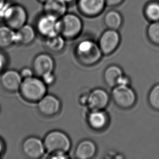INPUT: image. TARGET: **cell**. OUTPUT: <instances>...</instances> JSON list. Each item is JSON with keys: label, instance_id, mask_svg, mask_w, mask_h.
<instances>
[{"label": "cell", "instance_id": "obj_29", "mask_svg": "<svg viewBox=\"0 0 159 159\" xmlns=\"http://www.w3.org/2000/svg\"><path fill=\"white\" fill-rule=\"evenodd\" d=\"M7 58L3 53L0 52V72L3 71L7 64Z\"/></svg>", "mask_w": 159, "mask_h": 159}, {"label": "cell", "instance_id": "obj_1", "mask_svg": "<svg viewBox=\"0 0 159 159\" xmlns=\"http://www.w3.org/2000/svg\"><path fill=\"white\" fill-rule=\"evenodd\" d=\"M75 53L79 62L85 66L97 64L103 55L98 43L90 39L80 41L75 47Z\"/></svg>", "mask_w": 159, "mask_h": 159}, {"label": "cell", "instance_id": "obj_14", "mask_svg": "<svg viewBox=\"0 0 159 159\" xmlns=\"http://www.w3.org/2000/svg\"><path fill=\"white\" fill-rule=\"evenodd\" d=\"M23 79L20 73L14 70H9L2 73L0 83L5 90L10 93L19 91Z\"/></svg>", "mask_w": 159, "mask_h": 159}, {"label": "cell", "instance_id": "obj_21", "mask_svg": "<svg viewBox=\"0 0 159 159\" xmlns=\"http://www.w3.org/2000/svg\"><path fill=\"white\" fill-rule=\"evenodd\" d=\"M17 43L16 30L8 26H0V48H6Z\"/></svg>", "mask_w": 159, "mask_h": 159}, {"label": "cell", "instance_id": "obj_32", "mask_svg": "<svg viewBox=\"0 0 159 159\" xmlns=\"http://www.w3.org/2000/svg\"><path fill=\"white\" fill-rule=\"evenodd\" d=\"M4 142H3L1 139H0V157L3 154V153H4Z\"/></svg>", "mask_w": 159, "mask_h": 159}, {"label": "cell", "instance_id": "obj_5", "mask_svg": "<svg viewBox=\"0 0 159 159\" xmlns=\"http://www.w3.org/2000/svg\"><path fill=\"white\" fill-rule=\"evenodd\" d=\"M5 25L17 30L27 24L28 13L26 8L19 4L7 5L1 13Z\"/></svg>", "mask_w": 159, "mask_h": 159}, {"label": "cell", "instance_id": "obj_9", "mask_svg": "<svg viewBox=\"0 0 159 159\" xmlns=\"http://www.w3.org/2000/svg\"><path fill=\"white\" fill-rule=\"evenodd\" d=\"M76 2L80 13L85 17H97L107 7L105 0H77Z\"/></svg>", "mask_w": 159, "mask_h": 159}, {"label": "cell", "instance_id": "obj_34", "mask_svg": "<svg viewBox=\"0 0 159 159\" xmlns=\"http://www.w3.org/2000/svg\"><path fill=\"white\" fill-rule=\"evenodd\" d=\"M38 1L39 2H41V3H44L45 2H47L48 0H38Z\"/></svg>", "mask_w": 159, "mask_h": 159}, {"label": "cell", "instance_id": "obj_15", "mask_svg": "<svg viewBox=\"0 0 159 159\" xmlns=\"http://www.w3.org/2000/svg\"><path fill=\"white\" fill-rule=\"evenodd\" d=\"M43 4V13L60 19L67 12L66 3L62 0H48Z\"/></svg>", "mask_w": 159, "mask_h": 159}, {"label": "cell", "instance_id": "obj_2", "mask_svg": "<svg viewBox=\"0 0 159 159\" xmlns=\"http://www.w3.org/2000/svg\"><path fill=\"white\" fill-rule=\"evenodd\" d=\"M20 93L25 100L29 102H38L47 93V85L39 77H31L22 80Z\"/></svg>", "mask_w": 159, "mask_h": 159}, {"label": "cell", "instance_id": "obj_27", "mask_svg": "<svg viewBox=\"0 0 159 159\" xmlns=\"http://www.w3.org/2000/svg\"><path fill=\"white\" fill-rule=\"evenodd\" d=\"M20 73L23 80L33 77L34 74L33 69H30L29 67L23 68L20 72Z\"/></svg>", "mask_w": 159, "mask_h": 159}, {"label": "cell", "instance_id": "obj_13", "mask_svg": "<svg viewBox=\"0 0 159 159\" xmlns=\"http://www.w3.org/2000/svg\"><path fill=\"white\" fill-rule=\"evenodd\" d=\"M38 109L43 116L52 117L60 111L61 103L55 96L46 95L38 102Z\"/></svg>", "mask_w": 159, "mask_h": 159}, {"label": "cell", "instance_id": "obj_18", "mask_svg": "<svg viewBox=\"0 0 159 159\" xmlns=\"http://www.w3.org/2000/svg\"><path fill=\"white\" fill-rule=\"evenodd\" d=\"M16 33L17 43L27 46L34 41L37 32L35 27L26 24L19 30H16Z\"/></svg>", "mask_w": 159, "mask_h": 159}, {"label": "cell", "instance_id": "obj_16", "mask_svg": "<svg viewBox=\"0 0 159 159\" xmlns=\"http://www.w3.org/2000/svg\"><path fill=\"white\" fill-rule=\"evenodd\" d=\"M97 153V146L95 142L90 140H84L80 142L75 148V155L79 159H90Z\"/></svg>", "mask_w": 159, "mask_h": 159}, {"label": "cell", "instance_id": "obj_22", "mask_svg": "<svg viewBox=\"0 0 159 159\" xmlns=\"http://www.w3.org/2000/svg\"><path fill=\"white\" fill-rule=\"evenodd\" d=\"M44 46L48 50L54 53L61 52L65 46V40L60 34L44 38Z\"/></svg>", "mask_w": 159, "mask_h": 159}, {"label": "cell", "instance_id": "obj_7", "mask_svg": "<svg viewBox=\"0 0 159 159\" xmlns=\"http://www.w3.org/2000/svg\"><path fill=\"white\" fill-rule=\"evenodd\" d=\"M35 28L44 38L59 34V19L43 13L36 20Z\"/></svg>", "mask_w": 159, "mask_h": 159}, {"label": "cell", "instance_id": "obj_26", "mask_svg": "<svg viewBox=\"0 0 159 159\" xmlns=\"http://www.w3.org/2000/svg\"><path fill=\"white\" fill-rule=\"evenodd\" d=\"M41 79L46 85H51L53 84L56 80V77L53 72L48 73L43 75V77H41Z\"/></svg>", "mask_w": 159, "mask_h": 159}, {"label": "cell", "instance_id": "obj_11", "mask_svg": "<svg viewBox=\"0 0 159 159\" xmlns=\"http://www.w3.org/2000/svg\"><path fill=\"white\" fill-rule=\"evenodd\" d=\"M54 61L50 54L41 53L36 56L33 61L32 69L37 77H42L53 72Z\"/></svg>", "mask_w": 159, "mask_h": 159}, {"label": "cell", "instance_id": "obj_31", "mask_svg": "<svg viewBox=\"0 0 159 159\" xmlns=\"http://www.w3.org/2000/svg\"><path fill=\"white\" fill-rule=\"evenodd\" d=\"M7 6L6 0H0V12L2 13V11Z\"/></svg>", "mask_w": 159, "mask_h": 159}, {"label": "cell", "instance_id": "obj_6", "mask_svg": "<svg viewBox=\"0 0 159 159\" xmlns=\"http://www.w3.org/2000/svg\"><path fill=\"white\" fill-rule=\"evenodd\" d=\"M111 98L118 107L128 109L133 107L137 101V95L130 85H117L112 88Z\"/></svg>", "mask_w": 159, "mask_h": 159}, {"label": "cell", "instance_id": "obj_28", "mask_svg": "<svg viewBox=\"0 0 159 159\" xmlns=\"http://www.w3.org/2000/svg\"><path fill=\"white\" fill-rule=\"evenodd\" d=\"M125 0H105L107 6L115 7L122 4Z\"/></svg>", "mask_w": 159, "mask_h": 159}, {"label": "cell", "instance_id": "obj_20", "mask_svg": "<svg viewBox=\"0 0 159 159\" xmlns=\"http://www.w3.org/2000/svg\"><path fill=\"white\" fill-rule=\"evenodd\" d=\"M103 21L107 29L118 30L122 26L123 17L118 11L110 10L104 15Z\"/></svg>", "mask_w": 159, "mask_h": 159}, {"label": "cell", "instance_id": "obj_33", "mask_svg": "<svg viewBox=\"0 0 159 159\" xmlns=\"http://www.w3.org/2000/svg\"><path fill=\"white\" fill-rule=\"evenodd\" d=\"M62 1H63L65 3H66L67 4L72 3L75 2V1H77V0H62Z\"/></svg>", "mask_w": 159, "mask_h": 159}, {"label": "cell", "instance_id": "obj_24", "mask_svg": "<svg viewBox=\"0 0 159 159\" xmlns=\"http://www.w3.org/2000/svg\"><path fill=\"white\" fill-rule=\"evenodd\" d=\"M147 36L153 45L159 46V21L152 22L147 28Z\"/></svg>", "mask_w": 159, "mask_h": 159}, {"label": "cell", "instance_id": "obj_23", "mask_svg": "<svg viewBox=\"0 0 159 159\" xmlns=\"http://www.w3.org/2000/svg\"><path fill=\"white\" fill-rule=\"evenodd\" d=\"M144 17L150 22L159 21V1L154 0L148 2L143 9Z\"/></svg>", "mask_w": 159, "mask_h": 159}, {"label": "cell", "instance_id": "obj_3", "mask_svg": "<svg viewBox=\"0 0 159 159\" xmlns=\"http://www.w3.org/2000/svg\"><path fill=\"white\" fill-rule=\"evenodd\" d=\"M59 34L67 40L80 36L83 29V22L77 14L67 13L59 19Z\"/></svg>", "mask_w": 159, "mask_h": 159}, {"label": "cell", "instance_id": "obj_10", "mask_svg": "<svg viewBox=\"0 0 159 159\" xmlns=\"http://www.w3.org/2000/svg\"><path fill=\"white\" fill-rule=\"evenodd\" d=\"M22 151L26 157L30 159L41 158L45 152L43 142L39 138L30 136L24 140Z\"/></svg>", "mask_w": 159, "mask_h": 159}, {"label": "cell", "instance_id": "obj_19", "mask_svg": "<svg viewBox=\"0 0 159 159\" xmlns=\"http://www.w3.org/2000/svg\"><path fill=\"white\" fill-rule=\"evenodd\" d=\"M123 75V72L120 67L115 65H110L104 71V80L108 87L114 88L118 85L119 80Z\"/></svg>", "mask_w": 159, "mask_h": 159}, {"label": "cell", "instance_id": "obj_12", "mask_svg": "<svg viewBox=\"0 0 159 159\" xmlns=\"http://www.w3.org/2000/svg\"><path fill=\"white\" fill-rule=\"evenodd\" d=\"M109 100V95L105 90L95 89L88 95L86 104L91 111L102 110L108 106Z\"/></svg>", "mask_w": 159, "mask_h": 159}, {"label": "cell", "instance_id": "obj_4", "mask_svg": "<svg viewBox=\"0 0 159 159\" xmlns=\"http://www.w3.org/2000/svg\"><path fill=\"white\" fill-rule=\"evenodd\" d=\"M45 150L51 155L56 153H66L71 147V141L66 134L60 130L51 131L43 140Z\"/></svg>", "mask_w": 159, "mask_h": 159}, {"label": "cell", "instance_id": "obj_30", "mask_svg": "<svg viewBox=\"0 0 159 159\" xmlns=\"http://www.w3.org/2000/svg\"><path fill=\"white\" fill-rule=\"evenodd\" d=\"M130 80L129 78L123 75L119 80L117 85H130Z\"/></svg>", "mask_w": 159, "mask_h": 159}, {"label": "cell", "instance_id": "obj_17", "mask_svg": "<svg viewBox=\"0 0 159 159\" xmlns=\"http://www.w3.org/2000/svg\"><path fill=\"white\" fill-rule=\"evenodd\" d=\"M87 120L91 128L96 130H101L107 125L109 117L103 110H93L89 114Z\"/></svg>", "mask_w": 159, "mask_h": 159}, {"label": "cell", "instance_id": "obj_25", "mask_svg": "<svg viewBox=\"0 0 159 159\" xmlns=\"http://www.w3.org/2000/svg\"><path fill=\"white\" fill-rule=\"evenodd\" d=\"M148 102L152 109L159 111V84L151 88L148 95Z\"/></svg>", "mask_w": 159, "mask_h": 159}, {"label": "cell", "instance_id": "obj_8", "mask_svg": "<svg viewBox=\"0 0 159 159\" xmlns=\"http://www.w3.org/2000/svg\"><path fill=\"white\" fill-rule=\"evenodd\" d=\"M120 43L118 30L107 29L99 38L98 44L103 55H110L116 51Z\"/></svg>", "mask_w": 159, "mask_h": 159}]
</instances>
